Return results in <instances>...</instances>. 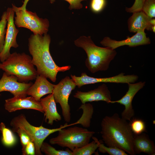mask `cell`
Here are the masks:
<instances>
[{
    "label": "cell",
    "mask_w": 155,
    "mask_h": 155,
    "mask_svg": "<svg viewBox=\"0 0 155 155\" xmlns=\"http://www.w3.org/2000/svg\"><path fill=\"white\" fill-rule=\"evenodd\" d=\"M43 35H31L28 39V51L32 56V63L36 66L38 74L55 82L59 72L68 70L71 67H59L56 64L50 51V36L47 33Z\"/></svg>",
    "instance_id": "cell-1"
},
{
    "label": "cell",
    "mask_w": 155,
    "mask_h": 155,
    "mask_svg": "<svg viewBox=\"0 0 155 155\" xmlns=\"http://www.w3.org/2000/svg\"><path fill=\"white\" fill-rule=\"evenodd\" d=\"M74 43L85 51L87 55L85 65L92 73L107 70L110 63L117 54L116 50L110 47L96 46L90 36H81L74 41Z\"/></svg>",
    "instance_id": "cell-3"
},
{
    "label": "cell",
    "mask_w": 155,
    "mask_h": 155,
    "mask_svg": "<svg viewBox=\"0 0 155 155\" xmlns=\"http://www.w3.org/2000/svg\"><path fill=\"white\" fill-rule=\"evenodd\" d=\"M150 43V39L146 36L145 30L139 31L131 37L128 36L124 40L118 41L112 39L108 37H105L100 42L103 46L108 47L113 49L125 45L134 47Z\"/></svg>",
    "instance_id": "cell-13"
},
{
    "label": "cell",
    "mask_w": 155,
    "mask_h": 155,
    "mask_svg": "<svg viewBox=\"0 0 155 155\" xmlns=\"http://www.w3.org/2000/svg\"><path fill=\"white\" fill-rule=\"evenodd\" d=\"M45 77L38 75L34 84L30 87L27 92L30 95L38 101H40L44 96L53 93L55 85L49 82Z\"/></svg>",
    "instance_id": "cell-16"
},
{
    "label": "cell",
    "mask_w": 155,
    "mask_h": 155,
    "mask_svg": "<svg viewBox=\"0 0 155 155\" xmlns=\"http://www.w3.org/2000/svg\"><path fill=\"white\" fill-rule=\"evenodd\" d=\"M7 23L6 11L3 13L0 21V52L2 50L4 43Z\"/></svg>",
    "instance_id": "cell-26"
},
{
    "label": "cell",
    "mask_w": 155,
    "mask_h": 155,
    "mask_svg": "<svg viewBox=\"0 0 155 155\" xmlns=\"http://www.w3.org/2000/svg\"><path fill=\"white\" fill-rule=\"evenodd\" d=\"M145 0H135L132 6L130 7H126L125 11L127 12L133 13L141 11Z\"/></svg>",
    "instance_id": "cell-30"
},
{
    "label": "cell",
    "mask_w": 155,
    "mask_h": 155,
    "mask_svg": "<svg viewBox=\"0 0 155 155\" xmlns=\"http://www.w3.org/2000/svg\"><path fill=\"white\" fill-rule=\"evenodd\" d=\"M0 130L2 133L1 141L3 144L7 147L14 145L16 142V138L12 131L6 127L5 124L0 123Z\"/></svg>",
    "instance_id": "cell-21"
},
{
    "label": "cell",
    "mask_w": 155,
    "mask_h": 155,
    "mask_svg": "<svg viewBox=\"0 0 155 155\" xmlns=\"http://www.w3.org/2000/svg\"><path fill=\"white\" fill-rule=\"evenodd\" d=\"M22 150V154L23 155L35 154V146L34 144L31 141H30Z\"/></svg>",
    "instance_id": "cell-32"
},
{
    "label": "cell",
    "mask_w": 155,
    "mask_h": 155,
    "mask_svg": "<svg viewBox=\"0 0 155 155\" xmlns=\"http://www.w3.org/2000/svg\"><path fill=\"white\" fill-rule=\"evenodd\" d=\"M83 147L75 148L72 151L73 155H91L98 147V144L94 139Z\"/></svg>",
    "instance_id": "cell-22"
},
{
    "label": "cell",
    "mask_w": 155,
    "mask_h": 155,
    "mask_svg": "<svg viewBox=\"0 0 155 155\" xmlns=\"http://www.w3.org/2000/svg\"><path fill=\"white\" fill-rule=\"evenodd\" d=\"M149 22L151 25L152 26L155 25V19L151 18L149 21Z\"/></svg>",
    "instance_id": "cell-33"
},
{
    "label": "cell",
    "mask_w": 155,
    "mask_h": 155,
    "mask_svg": "<svg viewBox=\"0 0 155 155\" xmlns=\"http://www.w3.org/2000/svg\"><path fill=\"white\" fill-rule=\"evenodd\" d=\"M106 4V0H91L90 8L93 12L98 13L103 10Z\"/></svg>",
    "instance_id": "cell-29"
},
{
    "label": "cell",
    "mask_w": 155,
    "mask_h": 155,
    "mask_svg": "<svg viewBox=\"0 0 155 155\" xmlns=\"http://www.w3.org/2000/svg\"><path fill=\"white\" fill-rule=\"evenodd\" d=\"M7 23L6 32L3 48L0 52V60L4 61L11 53V47L17 48L19 46L16 41V37L19 32L14 24L15 12L12 7H8L6 10Z\"/></svg>",
    "instance_id": "cell-10"
},
{
    "label": "cell",
    "mask_w": 155,
    "mask_h": 155,
    "mask_svg": "<svg viewBox=\"0 0 155 155\" xmlns=\"http://www.w3.org/2000/svg\"><path fill=\"white\" fill-rule=\"evenodd\" d=\"M71 77L79 88L84 85L98 83H134L137 81L139 78L137 75H125L122 72L116 75L107 78L92 77L88 76L85 72L82 73L80 76L71 74Z\"/></svg>",
    "instance_id": "cell-9"
},
{
    "label": "cell",
    "mask_w": 155,
    "mask_h": 155,
    "mask_svg": "<svg viewBox=\"0 0 155 155\" xmlns=\"http://www.w3.org/2000/svg\"><path fill=\"white\" fill-rule=\"evenodd\" d=\"M69 3V8L70 10L72 9H80L83 7L81 2L86 0H64ZM56 0H49L51 3H53Z\"/></svg>",
    "instance_id": "cell-31"
},
{
    "label": "cell",
    "mask_w": 155,
    "mask_h": 155,
    "mask_svg": "<svg viewBox=\"0 0 155 155\" xmlns=\"http://www.w3.org/2000/svg\"><path fill=\"white\" fill-rule=\"evenodd\" d=\"M32 59L30 56L24 53L15 52L0 63V69L8 75L15 76L19 82H27L35 80L38 75Z\"/></svg>",
    "instance_id": "cell-4"
},
{
    "label": "cell",
    "mask_w": 155,
    "mask_h": 155,
    "mask_svg": "<svg viewBox=\"0 0 155 155\" xmlns=\"http://www.w3.org/2000/svg\"><path fill=\"white\" fill-rule=\"evenodd\" d=\"M133 148L135 154L141 152L150 155L155 154V146L154 142L144 133L139 135L134 134Z\"/></svg>",
    "instance_id": "cell-19"
},
{
    "label": "cell",
    "mask_w": 155,
    "mask_h": 155,
    "mask_svg": "<svg viewBox=\"0 0 155 155\" xmlns=\"http://www.w3.org/2000/svg\"><path fill=\"white\" fill-rule=\"evenodd\" d=\"M29 0H24L22 5L16 7L12 4L16 16L14 24L18 28H24L30 30L34 34L43 35L47 34L49 26V22L46 18H39L36 12L28 10L27 4Z\"/></svg>",
    "instance_id": "cell-7"
},
{
    "label": "cell",
    "mask_w": 155,
    "mask_h": 155,
    "mask_svg": "<svg viewBox=\"0 0 155 155\" xmlns=\"http://www.w3.org/2000/svg\"><path fill=\"white\" fill-rule=\"evenodd\" d=\"M151 31H152L153 32L155 33V25L152 26L151 27Z\"/></svg>",
    "instance_id": "cell-34"
},
{
    "label": "cell",
    "mask_w": 155,
    "mask_h": 155,
    "mask_svg": "<svg viewBox=\"0 0 155 155\" xmlns=\"http://www.w3.org/2000/svg\"><path fill=\"white\" fill-rule=\"evenodd\" d=\"M101 126L102 140L107 146L117 148L130 155H135L133 148L134 134L127 120L115 113L104 117Z\"/></svg>",
    "instance_id": "cell-2"
},
{
    "label": "cell",
    "mask_w": 155,
    "mask_h": 155,
    "mask_svg": "<svg viewBox=\"0 0 155 155\" xmlns=\"http://www.w3.org/2000/svg\"><path fill=\"white\" fill-rule=\"evenodd\" d=\"M76 86L73 80L67 76L55 85L53 90L52 93L55 101L60 105L63 116L67 123L69 122L71 119L70 108L68 102L69 97Z\"/></svg>",
    "instance_id": "cell-8"
},
{
    "label": "cell",
    "mask_w": 155,
    "mask_h": 155,
    "mask_svg": "<svg viewBox=\"0 0 155 155\" xmlns=\"http://www.w3.org/2000/svg\"><path fill=\"white\" fill-rule=\"evenodd\" d=\"M130 121V127L134 134L139 135L146 131V124L143 120L135 118Z\"/></svg>",
    "instance_id": "cell-25"
},
{
    "label": "cell",
    "mask_w": 155,
    "mask_h": 155,
    "mask_svg": "<svg viewBox=\"0 0 155 155\" xmlns=\"http://www.w3.org/2000/svg\"><path fill=\"white\" fill-rule=\"evenodd\" d=\"M73 97L80 99L82 104L100 101L110 103L111 101V92L105 84H103L97 88L88 91H78Z\"/></svg>",
    "instance_id": "cell-15"
},
{
    "label": "cell",
    "mask_w": 155,
    "mask_h": 155,
    "mask_svg": "<svg viewBox=\"0 0 155 155\" xmlns=\"http://www.w3.org/2000/svg\"><path fill=\"white\" fill-rule=\"evenodd\" d=\"M93 139L95 140L98 145L99 151L102 153H107L110 155H127V153L123 150L117 148L106 146L99 142L96 137H92Z\"/></svg>",
    "instance_id": "cell-24"
},
{
    "label": "cell",
    "mask_w": 155,
    "mask_h": 155,
    "mask_svg": "<svg viewBox=\"0 0 155 155\" xmlns=\"http://www.w3.org/2000/svg\"><path fill=\"white\" fill-rule=\"evenodd\" d=\"M79 109L83 110L82 115L78 120L73 123V125L79 124L85 128L89 127L94 111L93 105L90 103H86L82 104Z\"/></svg>",
    "instance_id": "cell-20"
},
{
    "label": "cell",
    "mask_w": 155,
    "mask_h": 155,
    "mask_svg": "<svg viewBox=\"0 0 155 155\" xmlns=\"http://www.w3.org/2000/svg\"><path fill=\"white\" fill-rule=\"evenodd\" d=\"M40 101L44 111L45 122L47 121L48 124L52 125L54 121H58L61 119V117L57 111L53 93L41 98Z\"/></svg>",
    "instance_id": "cell-18"
},
{
    "label": "cell",
    "mask_w": 155,
    "mask_h": 155,
    "mask_svg": "<svg viewBox=\"0 0 155 155\" xmlns=\"http://www.w3.org/2000/svg\"><path fill=\"white\" fill-rule=\"evenodd\" d=\"M142 10L151 18L155 17V0H145Z\"/></svg>",
    "instance_id": "cell-27"
},
{
    "label": "cell",
    "mask_w": 155,
    "mask_h": 155,
    "mask_svg": "<svg viewBox=\"0 0 155 155\" xmlns=\"http://www.w3.org/2000/svg\"><path fill=\"white\" fill-rule=\"evenodd\" d=\"M12 130L13 132L17 133L19 136L22 146V150H23L31 141V139L24 132L19 128L12 127Z\"/></svg>",
    "instance_id": "cell-28"
},
{
    "label": "cell",
    "mask_w": 155,
    "mask_h": 155,
    "mask_svg": "<svg viewBox=\"0 0 155 155\" xmlns=\"http://www.w3.org/2000/svg\"><path fill=\"white\" fill-rule=\"evenodd\" d=\"M128 20V28L131 32H137L145 29L151 31L152 26L150 23L151 19L142 10L133 13Z\"/></svg>",
    "instance_id": "cell-17"
},
{
    "label": "cell",
    "mask_w": 155,
    "mask_h": 155,
    "mask_svg": "<svg viewBox=\"0 0 155 155\" xmlns=\"http://www.w3.org/2000/svg\"><path fill=\"white\" fill-rule=\"evenodd\" d=\"M145 82L136 83H128V89L125 94L120 99L111 101L110 103H118L124 105L125 109L121 113V117L130 121L135 114L132 103L133 99L137 93L143 88L145 85Z\"/></svg>",
    "instance_id": "cell-12"
},
{
    "label": "cell",
    "mask_w": 155,
    "mask_h": 155,
    "mask_svg": "<svg viewBox=\"0 0 155 155\" xmlns=\"http://www.w3.org/2000/svg\"><path fill=\"white\" fill-rule=\"evenodd\" d=\"M10 125L12 127L19 128L24 132L34 144L35 154L41 155L42 154L40 149L41 146L48 136L72 125H68L66 123L63 125H61L58 128L52 129L46 128L42 126L36 127L32 125L28 121L24 114H21L13 118L10 122Z\"/></svg>",
    "instance_id": "cell-5"
},
{
    "label": "cell",
    "mask_w": 155,
    "mask_h": 155,
    "mask_svg": "<svg viewBox=\"0 0 155 155\" xmlns=\"http://www.w3.org/2000/svg\"><path fill=\"white\" fill-rule=\"evenodd\" d=\"M32 84L19 82L15 76L8 75L4 72L0 80V92H9L14 97L26 96L27 92Z\"/></svg>",
    "instance_id": "cell-11"
},
{
    "label": "cell",
    "mask_w": 155,
    "mask_h": 155,
    "mask_svg": "<svg viewBox=\"0 0 155 155\" xmlns=\"http://www.w3.org/2000/svg\"><path fill=\"white\" fill-rule=\"evenodd\" d=\"M6 110L9 113L22 109L35 110L44 113L40 101L31 96L14 97L5 100L4 105Z\"/></svg>",
    "instance_id": "cell-14"
},
{
    "label": "cell",
    "mask_w": 155,
    "mask_h": 155,
    "mask_svg": "<svg viewBox=\"0 0 155 155\" xmlns=\"http://www.w3.org/2000/svg\"><path fill=\"white\" fill-rule=\"evenodd\" d=\"M40 149L41 152L46 155H73L72 151L68 148L65 150H58L44 142L41 146Z\"/></svg>",
    "instance_id": "cell-23"
},
{
    "label": "cell",
    "mask_w": 155,
    "mask_h": 155,
    "mask_svg": "<svg viewBox=\"0 0 155 155\" xmlns=\"http://www.w3.org/2000/svg\"><path fill=\"white\" fill-rule=\"evenodd\" d=\"M59 131L58 135L49 140L50 143L62 147H67L71 151L88 143L95 132L82 127L75 126Z\"/></svg>",
    "instance_id": "cell-6"
}]
</instances>
